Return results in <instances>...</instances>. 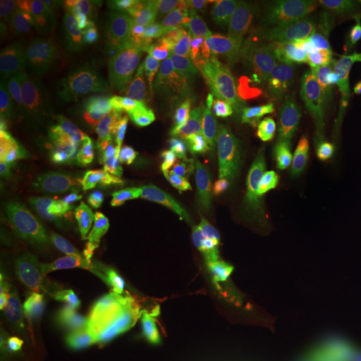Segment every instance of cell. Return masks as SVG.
Instances as JSON below:
<instances>
[{"label": "cell", "mask_w": 361, "mask_h": 361, "mask_svg": "<svg viewBox=\"0 0 361 361\" xmlns=\"http://www.w3.org/2000/svg\"><path fill=\"white\" fill-rule=\"evenodd\" d=\"M200 319L221 355H270L312 326L361 324V270L326 230H277L251 242L207 286Z\"/></svg>", "instance_id": "cell-1"}, {"label": "cell", "mask_w": 361, "mask_h": 361, "mask_svg": "<svg viewBox=\"0 0 361 361\" xmlns=\"http://www.w3.org/2000/svg\"><path fill=\"white\" fill-rule=\"evenodd\" d=\"M200 171L176 139L125 132L87 176V240L115 265L164 256L197 212Z\"/></svg>", "instance_id": "cell-2"}, {"label": "cell", "mask_w": 361, "mask_h": 361, "mask_svg": "<svg viewBox=\"0 0 361 361\" xmlns=\"http://www.w3.org/2000/svg\"><path fill=\"white\" fill-rule=\"evenodd\" d=\"M59 21L63 33L104 47L118 94L139 118H169L197 87L190 49L146 3H59Z\"/></svg>", "instance_id": "cell-3"}, {"label": "cell", "mask_w": 361, "mask_h": 361, "mask_svg": "<svg viewBox=\"0 0 361 361\" xmlns=\"http://www.w3.org/2000/svg\"><path fill=\"white\" fill-rule=\"evenodd\" d=\"M87 176L75 148L56 146L14 167L0 190L3 277H28L35 268L82 249L87 240Z\"/></svg>", "instance_id": "cell-4"}, {"label": "cell", "mask_w": 361, "mask_h": 361, "mask_svg": "<svg viewBox=\"0 0 361 361\" xmlns=\"http://www.w3.org/2000/svg\"><path fill=\"white\" fill-rule=\"evenodd\" d=\"M59 263L73 293L82 361H180L169 314L139 279L104 270L82 249Z\"/></svg>", "instance_id": "cell-5"}, {"label": "cell", "mask_w": 361, "mask_h": 361, "mask_svg": "<svg viewBox=\"0 0 361 361\" xmlns=\"http://www.w3.org/2000/svg\"><path fill=\"white\" fill-rule=\"evenodd\" d=\"M221 132L226 162L244 185L279 180L291 167V108L274 94L268 61L233 42L221 63Z\"/></svg>", "instance_id": "cell-6"}, {"label": "cell", "mask_w": 361, "mask_h": 361, "mask_svg": "<svg viewBox=\"0 0 361 361\" xmlns=\"http://www.w3.org/2000/svg\"><path fill=\"white\" fill-rule=\"evenodd\" d=\"M26 82L42 113L59 122L97 118L118 92L104 47L63 31L45 49Z\"/></svg>", "instance_id": "cell-7"}, {"label": "cell", "mask_w": 361, "mask_h": 361, "mask_svg": "<svg viewBox=\"0 0 361 361\" xmlns=\"http://www.w3.org/2000/svg\"><path fill=\"white\" fill-rule=\"evenodd\" d=\"M329 10V5L305 0H274L268 17L237 35L235 42L254 49L263 59L279 49H295L312 68L329 73L341 54L334 12Z\"/></svg>", "instance_id": "cell-8"}, {"label": "cell", "mask_w": 361, "mask_h": 361, "mask_svg": "<svg viewBox=\"0 0 361 361\" xmlns=\"http://www.w3.org/2000/svg\"><path fill=\"white\" fill-rule=\"evenodd\" d=\"M28 319L47 361H82L75 305L61 263H45L21 279Z\"/></svg>", "instance_id": "cell-9"}, {"label": "cell", "mask_w": 361, "mask_h": 361, "mask_svg": "<svg viewBox=\"0 0 361 361\" xmlns=\"http://www.w3.org/2000/svg\"><path fill=\"white\" fill-rule=\"evenodd\" d=\"M59 33V3L5 0L0 5V54L5 73L28 80Z\"/></svg>", "instance_id": "cell-10"}, {"label": "cell", "mask_w": 361, "mask_h": 361, "mask_svg": "<svg viewBox=\"0 0 361 361\" xmlns=\"http://www.w3.org/2000/svg\"><path fill=\"white\" fill-rule=\"evenodd\" d=\"M345 136V113L331 94L302 99L291 106V143L295 153H326Z\"/></svg>", "instance_id": "cell-11"}, {"label": "cell", "mask_w": 361, "mask_h": 361, "mask_svg": "<svg viewBox=\"0 0 361 361\" xmlns=\"http://www.w3.org/2000/svg\"><path fill=\"white\" fill-rule=\"evenodd\" d=\"M0 361H47L28 319L21 279L3 277L0 293Z\"/></svg>", "instance_id": "cell-12"}, {"label": "cell", "mask_w": 361, "mask_h": 361, "mask_svg": "<svg viewBox=\"0 0 361 361\" xmlns=\"http://www.w3.org/2000/svg\"><path fill=\"white\" fill-rule=\"evenodd\" d=\"M265 61H268L272 75L274 94H277L281 104L291 108L307 92L317 68H312V63L295 49H279Z\"/></svg>", "instance_id": "cell-13"}, {"label": "cell", "mask_w": 361, "mask_h": 361, "mask_svg": "<svg viewBox=\"0 0 361 361\" xmlns=\"http://www.w3.org/2000/svg\"><path fill=\"white\" fill-rule=\"evenodd\" d=\"M171 31H174L180 40L195 38L197 33H202L204 28L212 26V21L221 14L223 5L216 3H167V0H150L146 3Z\"/></svg>", "instance_id": "cell-14"}, {"label": "cell", "mask_w": 361, "mask_h": 361, "mask_svg": "<svg viewBox=\"0 0 361 361\" xmlns=\"http://www.w3.org/2000/svg\"><path fill=\"white\" fill-rule=\"evenodd\" d=\"M295 361H361V336H324L305 345Z\"/></svg>", "instance_id": "cell-15"}]
</instances>
